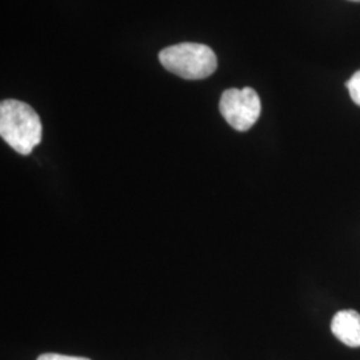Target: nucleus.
Wrapping results in <instances>:
<instances>
[{"label":"nucleus","mask_w":360,"mask_h":360,"mask_svg":"<svg viewBox=\"0 0 360 360\" xmlns=\"http://www.w3.org/2000/svg\"><path fill=\"white\" fill-rule=\"evenodd\" d=\"M0 135L16 153L30 155L41 141V122L35 110L20 101L0 104Z\"/></svg>","instance_id":"nucleus-1"},{"label":"nucleus","mask_w":360,"mask_h":360,"mask_svg":"<svg viewBox=\"0 0 360 360\" xmlns=\"http://www.w3.org/2000/svg\"><path fill=\"white\" fill-rule=\"evenodd\" d=\"M159 60L169 72L188 80L206 79L218 67L215 52L206 44L180 43L159 52Z\"/></svg>","instance_id":"nucleus-2"},{"label":"nucleus","mask_w":360,"mask_h":360,"mask_svg":"<svg viewBox=\"0 0 360 360\" xmlns=\"http://www.w3.org/2000/svg\"><path fill=\"white\" fill-rule=\"evenodd\" d=\"M219 110L232 129L248 131L260 116L262 103L257 91L251 87L230 89L223 92Z\"/></svg>","instance_id":"nucleus-3"},{"label":"nucleus","mask_w":360,"mask_h":360,"mask_svg":"<svg viewBox=\"0 0 360 360\" xmlns=\"http://www.w3.org/2000/svg\"><path fill=\"white\" fill-rule=\"evenodd\" d=\"M333 334L348 347H360V314L343 309L335 314L331 322Z\"/></svg>","instance_id":"nucleus-4"},{"label":"nucleus","mask_w":360,"mask_h":360,"mask_svg":"<svg viewBox=\"0 0 360 360\" xmlns=\"http://www.w3.org/2000/svg\"><path fill=\"white\" fill-rule=\"evenodd\" d=\"M347 89L354 103L360 105V71H356L348 80Z\"/></svg>","instance_id":"nucleus-5"},{"label":"nucleus","mask_w":360,"mask_h":360,"mask_svg":"<svg viewBox=\"0 0 360 360\" xmlns=\"http://www.w3.org/2000/svg\"><path fill=\"white\" fill-rule=\"evenodd\" d=\"M38 360H91L80 356H68V355H60V354H43L39 356Z\"/></svg>","instance_id":"nucleus-6"},{"label":"nucleus","mask_w":360,"mask_h":360,"mask_svg":"<svg viewBox=\"0 0 360 360\" xmlns=\"http://www.w3.org/2000/svg\"><path fill=\"white\" fill-rule=\"evenodd\" d=\"M349 1H360V0H349Z\"/></svg>","instance_id":"nucleus-7"}]
</instances>
